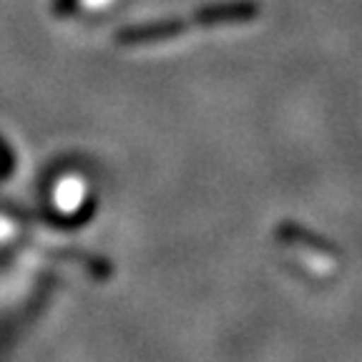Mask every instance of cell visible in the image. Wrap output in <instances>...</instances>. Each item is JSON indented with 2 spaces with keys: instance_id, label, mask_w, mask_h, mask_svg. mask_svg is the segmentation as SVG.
Wrapping results in <instances>:
<instances>
[{
  "instance_id": "cell-1",
  "label": "cell",
  "mask_w": 362,
  "mask_h": 362,
  "mask_svg": "<svg viewBox=\"0 0 362 362\" xmlns=\"http://www.w3.org/2000/svg\"><path fill=\"white\" fill-rule=\"evenodd\" d=\"M274 237H277L279 242L289 244V247H300V249H305V252L322 257V259H337L339 257L337 247H334L327 237L312 232V229H307V226H302V224H294V221H289V219L279 221L277 229H274Z\"/></svg>"
},
{
  "instance_id": "cell-2",
  "label": "cell",
  "mask_w": 362,
  "mask_h": 362,
  "mask_svg": "<svg viewBox=\"0 0 362 362\" xmlns=\"http://www.w3.org/2000/svg\"><path fill=\"white\" fill-rule=\"evenodd\" d=\"M257 16H259V6L255 0H239V3H229V6L206 8L202 13L204 23H249Z\"/></svg>"
}]
</instances>
